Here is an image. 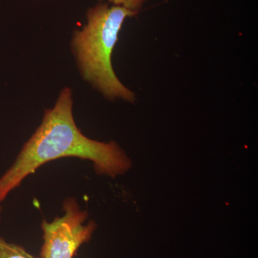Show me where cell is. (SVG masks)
<instances>
[{
  "mask_svg": "<svg viewBox=\"0 0 258 258\" xmlns=\"http://www.w3.org/2000/svg\"><path fill=\"white\" fill-rule=\"evenodd\" d=\"M73 106L72 89L64 87L55 106L45 110L41 123L0 177V203L40 166L60 158L92 161L97 173L112 177L130 169V159L118 144L98 142L82 133L75 123Z\"/></svg>",
  "mask_w": 258,
  "mask_h": 258,
  "instance_id": "obj_1",
  "label": "cell"
},
{
  "mask_svg": "<svg viewBox=\"0 0 258 258\" xmlns=\"http://www.w3.org/2000/svg\"><path fill=\"white\" fill-rule=\"evenodd\" d=\"M138 13L100 2L88 8L86 24L73 32L71 52L81 77L109 101H136L135 93L115 74L112 57L125 20Z\"/></svg>",
  "mask_w": 258,
  "mask_h": 258,
  "instance_id": "obj_2",
  "label": "cell"
},
{
  "mask_svg": "<svg viewBox=\"0 0 258 258\" xmlns=\"http://www.w3.org/2000/svg\"><path fill=\"white\" fill-rule=\"evenodd\" d=\"M63 210L62 217L42 222L44 242L41 258H73L82 244L89 242L96 230L93 221L84 225L88 212L80 208L74 198L64 200Z\"/></svg>",
  "mask_w": 258,
  "mask_h": 258,
  "instance_id": "obj_3",
  "label": "cell"
},
{
  "mask_svg": "<svg viewBox=\"0 0 258 258\" xmlns=\"http://www.w3.org/2000/svg\"><path fill=\"white\" fill-rule=\"evenodd\" d=\"M0 258H35L21 246L10 243L0 237Z\"/></svg>",
  "mask_w": 258,
  "mask_h": 258,
  "instance_id": "obj_4",
  "label": "cell"
},
{
  "mask_svg": "<svg viewBox=\"0 0 258 258\" xmlns=\"http://www.w3.org/2000/svg\"><path fill=\"white\" fill-rule=\"evenodd\" d=\"M108 4L122 6L132 11L138 12L147 0H99Z\"/></svg>",
  "mask_w": 258,
  "mask_h": 258,
  "instance_id": "obj_5",
  "label": "cell"
},
{
  "mask_svg": "<svg viewBox=\"0 0 258 258\" xmlns=\"http://www.w3.org/2000/svg\"><path fill=\"white\" fill-rule=\"evenodd\" d=\"M2 207L0 205V220H1Z\"/></svg>",
  "mask_w": 258,
  "mask_h": 258,
  "instance_id": "obj_6",
  "label": "cell"
}]
</instances>
